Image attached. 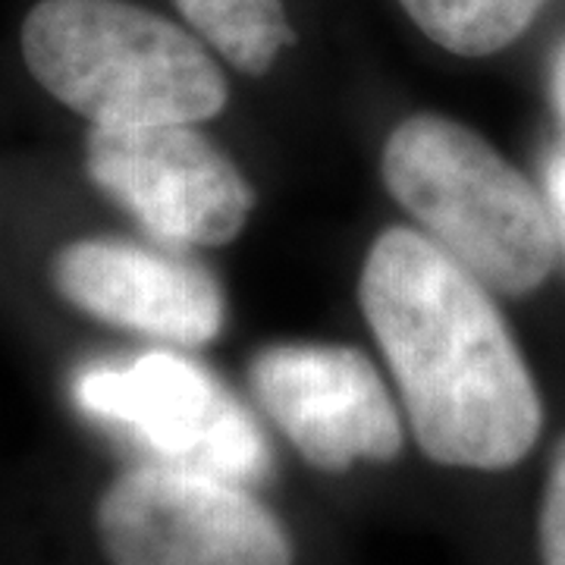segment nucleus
<instances>
[{
  "mask_svg": "<svg viewBox=\"0 0 565 565\" xmlns=\"http://www.w3.org/2000/svg\"><path fill=\"white\" fill-rule=\"evenodd\" d=\"M177 7L214 51L248 76L267 73L292 41L282 0H177Z\"/></svg>",
  "mask_w": 565,
  "mask_h": 565,
  "instance_id": "1a4fd4ad",
  "label": "nucleus"
},
{
  "mask_svg": "<svg viewBox=\"0 0 565 565\" xmlns=\"http://www.w3.org/2000/svg\"><path fill=\"white\" fill-rule=\"evenodd\" d=\"M381 173L427 239L487 289L519 299L553 274L556 226L546 204L462 122L408 117L386 139Z\"/></svg>",
  "mask_w": 565,
  "mask_h": 565,
  "instance_id": "7ed1b4c3",
  "label": "nucleus"
},
{
  "mask_svg": "<svg viewBox=\"0 0 565 565\" xmlns=\"http://www.w3.org/2000/svg\"><path fill=\"white\" fill-rule=\"evenodd\" d=\"M553 98L559 104V114L565 120V44L559 47L556 61H553Z\"/></svg>",
  "mask_w": 565,
  "mask_h": 565,
  "instance_id": "ddd939ff",
  "label": "nucleus"
},
{
  "mask_svg": "<svg viewBox=\"0 0 565 565\" xmlns=\"http://www.w3.org/2000/svg\"><path fill=\"white\" fill-rule=\"evenodd\" d=\"M54 286L85 315L167 343L202 345L223 327L221 286L204 267L139 245L70 243L54 258Z\"/></svg>",
  "mask_w": 565,
  "mask_h": 565,
  "instance_id": "6e6552de",
  "label": "nucleus"
},
{
  "mask_svg": "<svg viewBox=\"0 0 565 565\" xmlns=\"http://www.w3.org/2000/svg\"><path fill=\"white\" fill-rule=\"evenodd\" d=\"M110 565H292L282 525L243 484L180 465H139L104 490Z\"/></svg>",
  "mask_w": 565,
  "mask_h": 565,
  "instance_id": "20e7f679",
  "label": "nucleus"
},
{
  "mask_svg": "<svg viewBox=\"0 0 565 565\" xmlns=\"http://www.w3.org/2000/svg\"><path fill=\"white\" fill-rule=\"evenodd\" d=\"M85 170L104 195L170 243H233L252 211L243 173L189 122L92 126Z\"/></svg>",
  "mask_w": 565,
  "mask_h": 565,
  "instance_id": "423d86ee",
  "label": "nucleus"
},
{
  "mask_svg": "<svg viewBox=\"0 0 565 565\" xmlns=\"http://www.w3.org/2000/svg\"><path fill=\"white\" fill-rule=\"evenodd\" d=\"M252 393L286 440L321 471L390 462L403 424L381 374L349 345H274L252 362Z\"/></svg>",
  "mask_w": 565,
  "mask_h": 565,
  "instance_id": "0eeeda50",
  "label": "nucleus"
},
{
  "mask_svg": "<svg viewBox=\"0 0 565 565\" xmlns=\"http://www.w3.org/2000/svg\"><path fill=\"white\" fill-rule=\"evenodd\" d=\"M430 41L462 57H487L519 39L544 0H399Z\"/></svg>",
  "mask_w": 565,
  "mask_h": 565,
  "instance_id": "9d476101",
  "label": "nucleus"
},
{
  "mask_svg": "<svg viewBox=\"0 0 565 565\" xmlns=\"http://www.w3.org/2000/svg\"><path fill=\"white\" fill-rule=\"evenodd\" d=\"M359 302L427 459L503 471L534 449L537 384L487 286L462 264L393 226L364 258Z\"/></svg>",
  "mask_w": 565,
  "mask_h": 565,
  "instance_id": "f257e3e1",
  "label": "nucleus"
},
{
  "mask_svg": "<svg viewBox=\"0 0 565 565\" xmlns=\"http://www.w3.org/2000/svg\"><path fill=\"white\" fill-rule=\"evenodd\" d=\"M546 189H550V199L556 204V214L565 230V154H556L546 167Z\"/></svg>",
  "mask_w": 565,
  "mask_h": 565,
  "instance_id": "f8f14e48",
  "label": "nucleus"
},
{
  "mask_svg": "<svg viewBox=\"0 0 565 565\" xmlns=\"http://www.w3.org/2000/svg\"><path fill=\"white\" fill-rule=\"evenodd\" d=\"M537 544H541V563L565 565V437L556 444L546 475Z\"/></svg>",
  "mask_w": 565,
  "mask_h": 565,
  "instance_id": "9b49d317",
  "label": "nucleus"
},
{
  "mask_svg": "<svg viewBox=\"0 0 565 565\" xmlns=\"http://www.w3.org/2000/svg\"><path fill=\"white\" fill-rule=\"evenodd\" d=\"M73 390L88 415L129 427L161 462L236 484L262 481L270 471V452L252 415L185 359L148 352L126 367H88Z\"/></svg>",
  "mask_w": 565,
  "mask_h": 565,
  "instance_id": "39448f33",
  "label": "nucleus"
},
{
  "mask_svg": "<svg viewBox=\"0 0 565 565\" xmlns=\"http://www.w3.org/2000/svg\"><path fill=\"white\" fill-rule=\"evenodd\" d=\"M32 76L92 126L217 117L226 79L180 25L126 0H41L22 22Z\"/></svg>",
  "mask_w": 565,
  "mask_h": 565,
  "instance_id": "f03ea898",
  "label": "nucleus"
}]
</instances>
